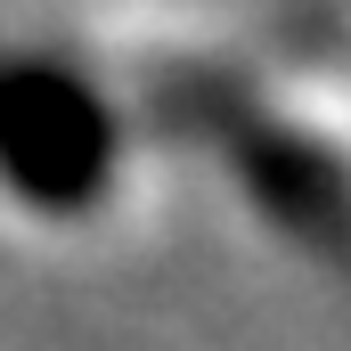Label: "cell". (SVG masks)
I'll return each instance as SVG.
<instances>
[{"instance_id":"cell-2","label":"cell","mask_w":351,"mask_h":351,"mask_svg":"<svg viewBox=\"0 0 351 351\" xmlns=\"http://www.w3.org/2000/svg\"><path fill=\"white\" fill-rule=\"evenodd\" d=\"M123 114L74 58L8 49L0 58V188L41 221H82L114 196Z\"/></svg>"},{"instance_id":"cell-1","label":"cell","mask_w":351,"mask_h":351,"mask_svg":"<svg viewBox=\"0 0 351 351\" xmlns=\"http://www.w3.org/2000/svg\"><path fill=\"white\" fill-rule=\"evenodd\" d=\"M147 106L172 139L204 147L229 172V188L294 254H311L351 286V164L319 131H302L286 106H269L254 82H237L213 58H164L147 74Z\"/></svg>"}]
</instances>
